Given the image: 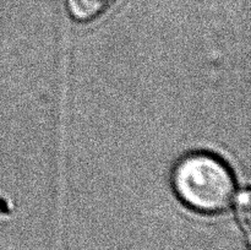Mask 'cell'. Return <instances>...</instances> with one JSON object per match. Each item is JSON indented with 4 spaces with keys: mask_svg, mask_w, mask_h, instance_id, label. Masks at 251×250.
<instances>
[{
    "mask_svg": "<svg viewBox=\"0 0 251 250\" xmlns=\"http://www.w3.org/2000/svg\"><path fill=\"white\" fill-rule=\"evenodd\" d=\"M173 186L184 205L206 215L225 211L235 194L229 168L208 153L184 157L174 168Z\"/></svg>",
    "mask_w": 251,
    "mask_h": 250,
    "instance_id": "1",
    "label": "cell"
},
{
    "mask_svg": "<svg viewBox=\"0 0 251 250\" xmlns=\"http://www.w3.org/2000/svg\"><path fill=\"white\" fill-rule=\"evenodd\" d=\"M70 14L78 21H90L107 11L115 0H65Z\"/></svg>",
    "mask_w": 251,
    "mask_h": 250,
    "instance_id": "2",
    "label": "cell"
}]
</instances>
